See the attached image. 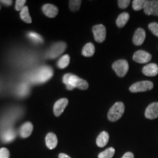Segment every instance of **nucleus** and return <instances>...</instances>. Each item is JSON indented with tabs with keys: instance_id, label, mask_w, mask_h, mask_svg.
Returning <instances> with one entry per match:
<instances>
[{
	"instance_id": "f257e3e1",
	"label": "nucleus",
	"mask_w": 158,
	"mask_h": 158,
	"mask_svg": "<svg viewBox=\"0 0 158 158\" xmlns=\"http://www.w3.org/2000/svg\"><path fill=\"white\" fill-rule=\"evenodd\" d=\"M63 82L66 85L68 90H72L74 88L86 90L89 88V84L84 79L79 78L72 73H67L63 77Z\"/></svg>"
},
{
	"instance_id": "f03ea898",
	"label": "nucleus",
	"mask_w": 158,
	"mask_h": 158,
	"mask_svg": "<svg viewBox=\"0 0 158 158\" xmlns=\"http://www.w3.org/2000/svg\"><path fill=\"white\" fill-rule=\"evenodd\" d=\"M53 74H54V71L50 67H41L35 73V75L32 76V81L39 83V84L46 82L47 81L51 79V77L53 76Z\"/></svg>"
},
{
	"instance_id": "7ed1b4c3",
	"label": "nucleus",
	"mask_w": 158,
	"mask_h": 158,
	"mask_svg": "<svg viewBox=\"0 0 158 158\" xmlns=\"http://www.w3.org/2000/svg\"><path fill=\"white\" fill-rule=\"evenodd\" d=\"M124 105L122 102H117L110 108L108 113V118L110 122H116L122 117L124 112Z\"/></svg>"
},
{
	"instance_id": "20e7f679",
	"label": "nucleus",
	"mask_w": 158,
	"mask_h": 158,
	"mask_svg": "<svg viewBox=\"0 0 158 158\" xmlns=\"http://www.w3.org/2000/svg\"><path fill=\"white\" fill-rule=\"evenodd\" d=\"M153 86L154 84L152 81H143L135 83V84L131 85L129 89L133 93H136V92H143L151 90L153 89Z\"/></svg>"
},
{
	"instance_id": "39448f33",
	"label": "nucleus",
	"mask_w": 158,
	"mask_h": 158,
	"mask_svg": "<svg viewBox=\"0 0 158 158\" xmlns=\"http://www.w3.org/2000/svg\"><path fill=\"white\" fill-rule=\"evenodd\" d=\"M67 45L64 42H58L55 43L51 47L46 54V56L48 58L55 59L59 55H61L66 49Z\"/></svg>"
},
{
	"instance_id": "423d86ee",
	"label": "nucleus",
	"mask_w": 158,
	"mask_h": 158,
	"mask_svg": "<svg viewBox=\"0 0 158 158\" xmlns=\"http://www.w3.org/2000/svg\"><path fill=\"white\" fill-rule=\"evenodd\" d=\"M112 68L115 71L118 76L124 77L127 74L128 70H129V64L127 61L124 59H120L112 64Z\"/></svg>"
},
{
	"instance_id": "0eeeda50",
	"label": "nucleus",
	"mask_w": 158,
	"mask_h": 158,
	"mask_svg": "<svg viewBox=\"0 0 158 158\" xmlns=\"http://www.w3.org/2000/svg\"><path fill=\"white\" fill-rule=\"evenodd\" d=\"M94 40L98 43H102L106 40V29L105 26L102 24H98L94 26L92 28Z\"/></svg>"
},
{
	"instance_id": "6e6552de",
	"label": "nucleus",
	"mask_w": 158,
	"mask_h": 158,
	"mask_svg": "<svg viewBox=\"0 0 158 158\" xmlns=\"http://www.w3.org/2000/svg\"><path fill=\"white\" fill-rule=\"evenodd\" d=\"M133 60L140 64H145L152 59V55L149 53L143 50L137 51L133 56Z\"/></svg>"
},
{
	"instance_id": "1a4fd4ad",
	"label": "nucleus",
	"mask_w": 158,
	"mask_h": 158,
	"mask_svg": "<svg viewBox=\"0 0 158 158\" xmlns=\"http://www.w3.org/2000/svg\"><path fill=\"white\" fill-rule=\"evenodd\" d=\"M144 13L147 15H154L158 16V1L149 0L146 2L143 8Z\"/></svg>"
},
{
	"instance_id": "9d476101",
	"label": "nucleus",
	"mask_w": 158,
	"mask_h": 158,
	"mask_svg": "<svg viewBox=\"0 0 158 158\" xmlns=\"http://www.w3.org/2000/svg\"><path fill=\"white\" fill-rule=\"evenodd\" d=\"M68 104L67 98H62L55 102L54 106V113L56 116H59L62 114Z\"/></svg>"
},
{
	"instance_id": "9b49d317",
	"label": "nucleus",
	"mask_w": 158,
	"mask_h": 158,
	"mask_svg": "<svg viewBox=\"0 0 158 158\" xmlns=\"http://www.w3.org/2000/svg\"><path fill=\"white\" fill-rule=\"evenodd\" d=\"M145 117L149 119L158 117V102H153L148 106L145 111Z\"/></svg>"
},
{
	"instance_id": "f8f14e48",
	"label": "nucleus",
	"mask_w": 158,
	"mask_h": 158,
	"mask_svg": "<svg viewBox=\"0 0 158 158\" xmlns=\"http://www.w3.org/2000/svg\"><path fill=\"white\" fill-rule=\"evenodd\" d=\"M142 72L147 76H156L158 74V65L155 63H150L143 67Z\"/></svg>"
},
{
	"instance_id": "ddd939ff",
	"label": "nucleus",
	"mask_w": 158,
	"mask_h": 158,
	"mask_svg": "<svg viewBox=\"0 0 158 158\" xmlns=\"http://www.w3.org/2000/svg\"><path fill=\"white\" fill-rule=\"evenodd\" d=\"M146 38V31L143 29L138 28L136 29L133 37V42L135 45H141L143 43Z\"/></svg>"
},
{
	"instance_id": "4468645a",
	"label": "nucleus",
	"mask_w": 158,
	"mask_h": 158,
	"mask_svg": "<svg viewBox=\"0 0 158 158\" xmlns=\"http://www.w3.org/2000/svg\"><path fill=\"white\" fill-rule=\"evenodd\" d=\"M43 12L44 14L49 18H54L58 14V8L51 4H46L43 5Z\"/></svg>"
},
{
	"instance_id": "2eb2a0df",
	"label": "nucleus",
	"mask_w": 158,
	"mask_h": 158,
	"mask_svg": "<svg viewBox=\"0 0 158 158\" xmlns=\"http://www.w3.org/2000/svg\"><path fill=\"white\" fill-rule=\"evenodd\" d=\"M33 125L31 122H26L20 128V135L23 138H28L32 133Z\"/></svg>"
},
{
	"instance_id": "dca6fc26",
	"label": "nucleus",
	"mask_w": 158,
	"mask_h": 158,
	"mask_svg": "<svg viewBox=\"0 0 158 158\" xmlns=\"http://www.w3.org/2000/svg\"><path fill=\"white\" fill-rule=\"evenodd\" d=\"M45 143L49 149H54V148H56L57 143H58V139H57L56 135L53 133L47 134L46 137H45Z\"/></svg>"
},
{
	"instance_id": "f3484780",
	"label": "nucleus",
	"mask_w": 158,
	"mask_h": 158,
	"mask_svg": "<svg viewBox=\"0 0 158 158\" xmlns=\"http://www.w3.org/2000/svg\"><path fill=\"white\" fill-rule=\"evenodd\" d=\"M108 141H109V135L107 132L103 131L102 132L98 137L97 138L96 143L99 147H104L108 143Z\"/></svg>"
},
{
	"instance_id": "a211bd4d",
	"label": "nucleus",
	"mask_w": 158,
	"mask_h": 158,
	"mask_svg": "<svg viewBox=\"0 0 158 158\" xmlns=\"http://www.w3.org/2000/svg\"><path fill=\"white\" fill-rule=\"evenodd\" d=\"M94 51H95L94 45L91 43H86L82 49V55L86 57L92 56L94 54Z\"/></svg>"
},
{
	"instance_id": "6ab92c4d",
	"label": "nucleus",
	"mask_w": 158,
	"mask_h": 158,
	"mask_svg": "<svg viewBox=\"0 0 158 158\" xmlns=\"http://www.w3.org/2000/svg\"><path fill=\"white\" fill-rule=\"evenodd\" d=\"M129 19H130L129 13H121V14L118 15L117 19H116V25H117V27L122 28V27H124V25L127 23V21H129Z\"/></svg>"
},
{
	"instance_id": "aec40b11",
	"label": "nucleus",
	"mask_w": 158,
	"mask_h": 158,
	"mask_svg": "<svg viewBox=\"0 0 158 158\" xmlns=\"http://www.w3.org/2000/svg\"><path fill=\"white\" fill-rule=\"evenodd\" d=\"M20 17L23 20V21L27 23H31V18L29 15V8L28 7L25 6L21 10V13H20Z\"/></svg>"
},
{
	"instance_id": "412c9836",
	"label": "nucleus",
	"mask_w": 158,
	"mask_h": 158,
	"mask_svg": "<svg viewBox=\"0 0 158 158\" xmlns=\"http://www.w3.org/2000/svg\"><path fill=\"white\" fill-rule=\"evenodd\" d=\"M70 56L69 55H64L62 56L57 63V66L60 69H64L68 66L70 64Z\"/></svg>"
},
{
	"instance_id": "4be33fe9",
	"label": "nucleus",
	"mask_w": 158,
	"mask_h": 158,
	"mask_svg": "<svg viewBox=\"0 0 158 158\" xmlns=\"http://www.w3.org/2000/svg\"><path fill=\"white\" fill-rule=\"evenodd\" d=\"M114 154H115V149L113 147H110L99 154L98 158H112Z\"/></svg>"
},
{
	"instance_id": "5701e85b",
	"label": "nucleus",
	"mask_w": 158,
	"mask_h": 158,
	"mask_svg": "<svg viewBox=\"0 0 158 158\" xmlns=\"http://www.w3.org/2000/svg\"><path fill=\"white\" fill-rule=\"evenodd\" d=\"M15 136H16V134H15L14 130L10 129L8 130H7V131L3 134L2 135L3 141L5 142L12 141L15 138Z\"/></svg>"
},
{
	"instance_id": "b1692460",
	"label": "nucleus",
	"mask_w": 158,
	"mask_h": 158,
	"mask_svg": "<svg viewBox=\"0 0 158 158\" xmlns=\"http://www.w3.org/2000/svg\"><path fill=\"white\" fill-rule=\"evenodd\" d=\"M145 0H134L133 2V8L135 10H141L144 8V6L146 4Z\"/></svg>"
},
{
	"instance_id": "393cba45",
	"label": "nucleus",
	"mask_w": 158,
	"mask_h": 158,
	"mask_svg": "<svg viewBox=\"0 0 158 158\" xmlns=\"http://www.w3.org/2000/svg\"><path fill=\"white\" fill-rule=\"evenodd\" d=\"M81 4V1L79 0H71L69 2V7L71 11L76 12L78 11L79 8H80Z\"/></svg>"
},
{
	"instance_id": "a878e982",
	"label": "nucleus",
	"mask_w": 158,
	"mask_h": 158,
	"mask_svg": "<svg viewBox=\"0 0 158 158\" xmlns=\"http://www.w3.org/2000/svg\"><path fill=\"white\" fill-rule=\"evenodd\" d=\"M28 37L33 42L36 43H40L43 42V37L36 32H29L28 34Z\"/></svg>"
},
{
	"instance_id": "bb28decb",
	"label": "nucleus",
	"mask_w": 158,
	"mask_h": 158,
	"mask_svg": "<svg viewBox=\"0 0 158 158\" xmlns=\"http://www.w3.org/2000/svg\"><path fill=\"white\" fill-rule=\"evenodd\" d=\"M149 30L153 33L155 36L158 37V23L153 22L149 24Z\"/></svg>"
},
{
	"instance_id": "cd10ccee",
	"label": "nucleus",
	"mask_w": 158,
	"mask_h": 158,
	"mask_svg": "<svg viewBox=\"0 0 158 158\" xmlns=\"http://www.w3.org/2000/svg\"><path fill=\"white\" fill-rule=\"evenodd\" d=\"M0 158H10V152L7 148L0 149Z\"/></svg>"
},
{
	"instance_id": "c85d7f7f",
	"label": "nucleus",
	"mask_w": 158,
	"mask_h": 158,
	"mask_svg": "<svg viewBox=\"0 0 158 158\" xmlns=\"http://www.w3.org/2000/svg\"><path fill=\"white\" fill-rule=\"evenodd\" d=\"M15 10H21L23 7H25V3H26V1L25 0H17L16 2H15Z\"/></svg>"
},
{
	"instance_id": "c756f323",
	"label": "nucleus",
	"mask_w": 158,
	"mask_h": 158,
	"mask_svg": "<svg viewBox=\"0 0 158 158\" xmlns=\"http://www.w3.org/2000/svg\"><path fill=\"white\" fill-rule=\"evenodd\" d=\"M130 0H118V7L122 9H124L127 7H128V5H130Z\"/></svg>"
},
{
	"instance_id": "7c9ffc66",
	"label": "nucleus",
	"mask_w": 158,
	"mask_h": 158,
	"mask_svg": "<svg viewBox=\"0 0 158 158\" xmlns=\"http://www.w3.org/2000/svg\"><path fill=\"white\" fill-rule=\"evenodd\" d=\"M122 158H135L134 157V155L130 152H126L124 155L122 156Z\"/></svg>"
},
{
	"instance_id": "2f4dec72",
	"label": "nucleus",
	"mask_w": 158,
	"mask_h": 158,
	"mask_svg": "<svg viewBox=\"0 0 158 158\" xmlns=\"http://www.w3.org/2000/svg\"><path fill=\"white\" fill-rule=\"evenodd\" d=\"M0 2L5 4L6 5H11L12 3H13V1H9V0H7V1H6V0H2V1H0Z\"/></svg>"
},
{
	"instance_id": "473e14b6",
	"label": "nucleus",
	"mask_w": 158,
	"mask_h": 158,
	"mask_svg": "<svg viewBox=\"0 0 158 158\" xmlns=\"http://www.w3.org/2000/svg\"><path fill=\"white\" fill-rule=\"evenodd\" d=\"M59 158H71L70 156H68V155L64 153H60L59 155Z\"/></svg>"
}]
</instances>
